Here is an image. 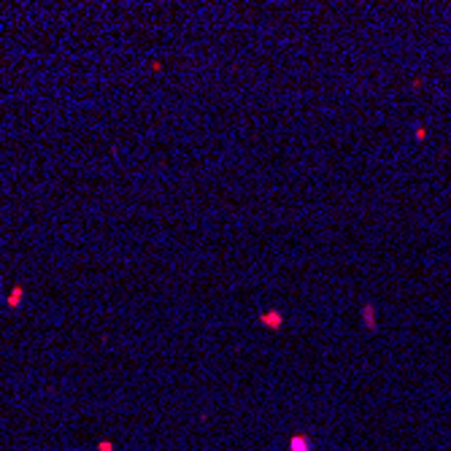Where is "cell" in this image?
Masks as SVG:
<instances>
[{
  "label": "cell",
  "instance_id": "6da1fadb",
  "mask_svg": "<svg viewBox=\"0 0 451 451\" xmlns=\"http://www.w3.org/2000/svg\"><path fill=\"white\" fill-rule=\"evenodd\" d=\"M259 324H265V327H273V330H278L281 324H284V316H281L278 311H270V313H262V316H259Z\"/></svg>",
  "mask_w": 451,
  "mask_h": 451
},
{
  "label": "cell",
  "instance_id": "7a4b0ae2",
  "mask_svg": "<svg viewBox=\"0 0 451 451\" xmlns=\"http://www.w3.org/2000/svg\"><path fill=\"white\" fill-rule=\"evenodd\" d=\"M292 451H308V438L295 435V438H292Z\"/></svg>",
  "mask_w": 451,
  "mask_h": 451
},
{
  "label": "cell",
  "instance_id": "3957f363",
  "mask_svg": "<svg viewBox=\"0 0 451 451\" xmlns=\"http://www.w3.org/2000/svg\"><path fill=\"white\" fill-rule=\"evenodd\" d=\"M16 300H22V287H14V292H11V300H8V306H16Z\"/></svg>",
  "mask_w": 451,
  "mask_h": 451
}]
</instances>
